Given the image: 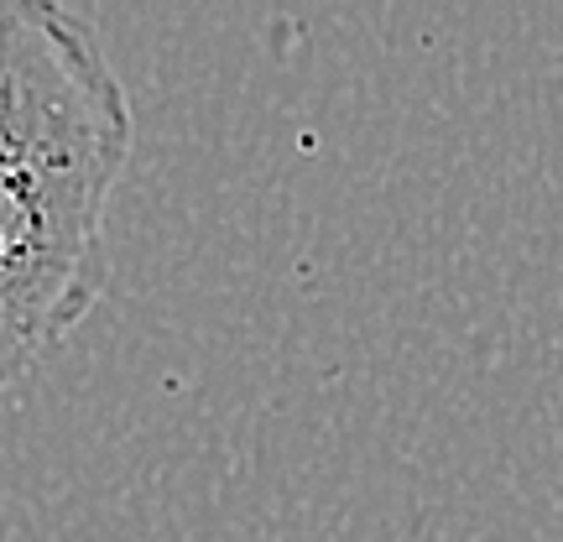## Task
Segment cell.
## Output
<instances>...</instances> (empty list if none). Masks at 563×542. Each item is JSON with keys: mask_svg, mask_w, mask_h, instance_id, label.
<instances>
[{"mask_svg": "<svg viewBox=\"0 0 563 542\" xmlns=\"http://www.w3.org/2000/svg\"><path fill=\"white\" fill-rule=\"evenodd\" d=\"M131 141L100 32L68 5L0 0V397L104 298Z\"/></svg>", "mask_w": 563, "mask_h": 542, "instance_id": "1", "label": "cell"}]
</instances>
